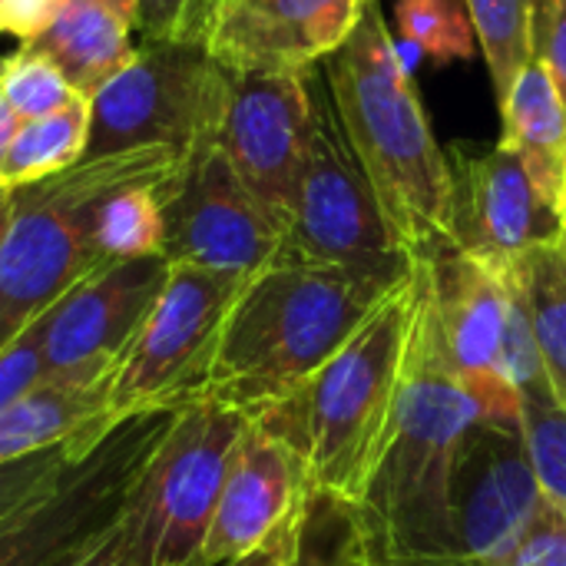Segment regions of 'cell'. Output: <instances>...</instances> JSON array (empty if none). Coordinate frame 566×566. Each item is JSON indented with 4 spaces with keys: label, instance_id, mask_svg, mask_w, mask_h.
Instances as JSON below:
<instances>
[{
    "label": "cell",
    "instance_id": "obj_35",
    "mask_svg": "<svg viewBox=\"0 0 566 566\" xmlns=\"http://www.w3.org/2000/svg\"><path fill=\"white\" fill-rule=\"evenodd\" d=\"M295 547H298V511L289 517V524L269 544H262L259 551H252L249 557L229 566H295Z\"/></svg>",
    "mask_w": 566,
    "mask_h": 566
},
{
    "label": "cell",
    "instance_id": "obj_31",
    "mask_svg": "<svg viewBox=\"0 0 566 566\" xmlns=\"http://www.w3.org/2000/svg\"><path fill=\"white\" fill-rule=\"evenodd\" d=\"M43 381V355L36 328L30 325L0 352V411H7L17 398L33 391Z\"/></svg>",
    "mask_w": 566,
    "mask_h": 566
},
{
    "label": "cell",
    "instance_id": "obj_9",
    "mask_svg": "<svg viewBox=\"0 0 566 566\" xmlns=\"http://www.w3.org/2000/svg\"><path fill=\"white\" fill-rule=\"evenodd\" d=\"M229 73L202 43L143 40L133 60L90 96L86 156L143 146L192 149L219 133Z\"/></svg>",
    "mask_w": 566,
    "mask_h": 566
},
{
    "label": "cell",
    "instance_id": "obj_30",
    "mask_svg": "<svg viewBox=\"0 0 566 566\" xmlns=\"http://www.w3.org/2000/svg\"><path fill=\"white\" fill-rule=\"evenodd\" d=\"M507 566H566V511L544 497Z\"/></svg>",
    "mask_w": 566,
    "mask_h": 566
},
{
    "label": "cell",
    "instance_id": "obj_14",
    "mask_svg": "<svg viewBox=\"0 0 566 566\" xmlns=\"http://www.w3.org/2000/svg\"><path fill=\"white\" fill-rule=\"evenodd\" d=\"M226 109L219 119V146L239 179L262 209L289 232L298 172L312 129L308 70L262 73L226 70Z\"/></svg>",
    "mask_w": 566,
    "mask_h": 566
},
{
    "label": "cell",
    "instance_id": "obj_38",
    "mask_svg": "<svg viewBox=\"0 0 566 566\" xmlns=\"http://www.w3.org/2000/svg\"><path fill=\"white\" fill-rule=\"evenodd\" d=\"M99 3H106L109 10H116L133 30H136V13H139V0H99Z\"/></svg>",
    "mask_w": 566,
    "mask_h": 566
},
{
    "label": "cell",
    "instance_id": "obj_21",
    "mask_svg": "<svg viewBox=\"0 0 566 566\" xmlns=\"http://www.w3.org/2000/svg\"><path fill=\"white\" fill-rule=\"evenodd\" d=\"M504 139L514 149L537 186L566 209V106L544 63L531 60L517 76L511 96L501 103Z\"/></svg>",
    "mask_w": 566,
    "mask_h": 566
},
{
    "label": "cell",
    "instance_id": "obj_18",
    "mask_svg": "<svg viewBox=\"0 0 566 566\" xmlns=\"http://www.w3.org/2000/svg\"><path fill=\"white\" fill-rule=\"evenodd\" d=\"M305 497V474L298 458L249 421L202 544L199 566H229L269 544Z\"/></svg>",
    "mask_w": 566,
    "mask_h": 566
},
{
    "label": "cell",
    "instance_id": "obj_37",
    "mask_svg": "<svg viewBox=\"0 0 566 566\" xmlns=\"http://www.w3.org/2000/svg\"><path fill=\"white\" fill-rule=\"evenodd\" d=\"M0 63H3V60H0ZM20 123H23V119L10 109V103L3 99V90H0V166H3V159H7V149H10V143H13Z\"/></svg>",
    "mask_w": 566,
    "mask_h": 566
},
{
    "label": "cell",
    "instance_id": "obj_29",
    "mask_svg": "<svg viewBox=\"0 0 566 566\" xmlns=\"http://www.w3.org/2000/svg\"><path fill=\"white\" fill-rule=\"evenodd\" d=\"M531 60L547 66L566 106V0H531Z\"/></svg>",
    "mask_w": 566,
    "mask_h": 566
},
{
    "label": "cell",
    "instance_id": "obj_8",
    "mask_svg": "<svg viewBox=\"0 0 566 566\" xmlns=\"http://www.w3.org/2000/svg\"><path fill=\"white\" fill-rule=\"evenodd\" d=\"M249 421L212 398L179 408L129 504L143 566H199L229 461Z\"/></svg>",
    "mask_w": 566,
    "mask_h": 566
},
{
    "label": "cell",
    "instance_id": "obj_15",
    "mask_svg": "<svg viewBox=\"0 0 566 566\" xmlns=\"http://www.w3.org/2000/svg\"><path fill=\"white\" fill-rule=\"evenodd\" d=\"M448 163L454 182L451 229L458 249L504 265L566 235V209L537 186L514 149L501 143L494 149L454 146Z\"/></svg>",
    "mask_w": 566,
    "mask_h": 566
},
{
    "label": "cell",
    "instance_id": "obj_20",
    "mask_svg": "<svg viewBox=\"0 0 566 566\" xmlns=\"http://www.w3.org/2000/svg\"><path fill=\"white\" fill-rule=\"evenodd\" d=\"M109 381H40L0 411V468L56 448L76 434L116 424L109 415Z\"/></svg>",
    "mask_w": 566,
    "mask_h": 566
},
{
    "label": "cell",
    "instance_id": "obj_34",
    "mask_svg": "<svg viewBox=\"0 0 566 566\" xmlns=\"http://www.w3.org/2000/svg\"><path fill=\"white\" fill-rule=\"evenodd\" d=\"M133 504V501H129ZM80 566H143L139 547H136V531L129 524V511L123 514V521L109 531V537L83 560Z\"/></svg>",
    "mask_w": 566,
    "mask_h": 566
},
{
    "label": "cell",
    "instance_id": "obj_39",
    "mask_svg": "<svg viewBox=\"0 0 566 566\" xmlns=\"http://www.w3.org/2000/svg\"><path fill=\"white\" fill-rule=\"evenodd\" d=\"M7 226H10V186L0 182V245H3Z\"/></svg>",
    "mask_w": 566,
    "mask_h": 566
},
{
    "label": "cell",
    "instance_id": "obj_17",
    "mask_svg": "<svg viewBox=\"0 0 566 566\" xmlns=\"http://www.w3.org/2000/svg\"><path fill=\"white\" fill-rule=\"evenodd\" d=\"M368 0H235L202 46L226 70L298 73L332 56L358 27Z\"/></svg>",
    "mask_w": 566,
    "mask_h": 566
},
{
    "label": "cell",
    "instance_id": "obj_5",
    "mask_svg": "<svg viewBox=\"0 0 566 566\" xmlns=\"http://www.w3.org/2000/svg\"><path fill=\"white\" fill-rule=\"evenodd\" d=\"M186 149L143 146L80 163L10 189V226L0 245V352L73 285L109 269L99 235L106 199L146 176L176 172Z\"/></svg>",
    "mask_w": 566,
    "mask_h": 566
},
{
    "label": "cell",
    "instance_id": "obj_26",
    "mask_svg": "<svg viewBox=\"0 0 566 566\" xmlns=\"http://www.w3.org/2000/svg\"><path fill=\"white\" fill-rule=\"evenodd\" d=\"M398 36L434 63H458L474 56V27L464 0H398Z\"/></svg>",
    "mask_w": 566,
    "mask_h": 566
},
{
    "label": "cell",
    "instance_id": "obj_32",
    "mask_svg": "<svg viewBox=\"0 0 566 566\" xmlns=\"http://www.w3.org/2000/svg\"><path fill=\"white\" fill-rule=\"evenodd\" d=\"M56 7L60 0H0V33L30 40L50 23Z\"/></svg>",
    "mask_w": 566,
    "mask_h": 566
},
{
    "label": "cell",
    "instance_id": "obj_25",
    "mask_svg": "<svg viewBox=\"0 0 566 566\" xmlns=\"http://www.w3.org/2000/svg\"><path fill=\"white\" fill-rule=\"evenodd\" d=\"M488 56L497 103H504L531 63V0H464Z\"/></svg>",
    "mask_w": 566,
    "mask_h": 566
},
{
    "label": "cell",
    "instance_id": "obj_16",
    "mask_svg": "<svg viewBox=\"0 0 566 566\" xmlns=\"http://www.w3.org/2000/svg\"><path fill=\"white\" fill-rule=\"evenodd\" d=\"M418 255L431 272L434 305L451 358L478 395L484 415L521 418V395L504 375V338L511 322L507 262H488L454 242Z\"/></svg>",
    "mask_w": 566,
    "mask_h": 566
},
{
    "label": "cell",
    "instance_id": "obj_40",
    "mask_svg": "<svg viewBox=\"0 0 566 566\" xmlns=\"http://www.w3.org/2000/svg\"><path fill=\"white\" fill-rule=\"evenodd\" d=\"M368 566H395V564H368Z\"/></svg>",
    "mask_w": 566,
    "mask_h": 566
},
{
    "label": "cell",
    "instance_id": "obj_7",
    "mask_svg": "<svg viewBox=\"0 0 566 566\" xmlns=\"http://www.w3.org/2000/svg\"><path fill=\"white\" fill-rule=\"evenodd\" d=\"M179 408L119 418L63 484L0 527V566H80L123 521Z\"/></svg>",
    "mask_w": 566,
    "mask_h": 566
},
{
    "label": "cell",
    "instance_id": "obj_24",
    "mask_svg": "<svg viewBox=\"0 0 566 566\" xmlns=\"http://www.w3.org/2000/svg\"><path fill=\"white\" fill-rule=\"evenodd\" d=\"M521 431L541 484V494L566 511V408L554 395L544 361L537 371L517 381Z\"/></svg>",
    "mask_w": 566,
    "mask_h": 566
},
{
    "label": "cell",
    "instance_id": "obj_10",
    "mask_svg": "<svg viewBox=\"0 0 566 566\" xmlns=\"http://www.w3.org/2000/svg\"><path fill=\"white\" fill-rule=\"evenodd\" d=\"M249 279L169 265V279L109 381V415L182 408L202 395L222 325Z\"/></svg>",
    "mask_w": 566,
    "mask_h": 566
},
{
    "label": "cell",
    "instance_id": "obj_4",
    "mask_svg": "<svg viewBox=\"0 0 566 566\" xmlns=\"http://www.w3.org/2000/svg\"><path fill=\"white\" fill-rule=\"evenodd\" d=\"M408 305L411 272L298 391L252 418L298 458L305 491L361 504L395 418Z\"/></svg>",
    "mask_w": 566,
    "mask_h": 566
},
{
    "label": "cell",
    "instance_id": "obj_22",
    "mask_svg": "<svg viewBox=\"0 0 566 566\" xmlns=\"http://www.w3.org/2000/svg\"><path fill=\"white\" fill-rule=\"evenodd\" d=\"M554 395L566 408V235L511 262Z\"/></svg>",
    "mask_w": 566,
    "mask_h": 566
},
{
    "label": "cell",
    "instance_id": "obj_13",
    "mask_svg": "<svg viewBox=\"0 0 566 566\" xmlns=\"http://www.w3.org/2000/svg\"><path fill=\"white\" fill-rule=\"evenodd\" d=\"M169 279L163 255H143L99 269L73 285L36 322L43 381H103L113 378L153 302Z\"/></svg>",
    "mask_w": 566,
    "mask_h": 566
},
{
    "label": "cell",
    "instance_id": "obj_36",
    "mask_svg": "<svg viewBox=\"0 0 566 566\" xmlns=\"http://www.w3.org/2000/svg\"><path fill=\"white\" fill-rule=\"evenodd\" d=\"M235 0H189L182 20H179V30H176V40L182 43H202L206 40V30L209 23Z\"/></svg>",
    "mask_w": 566,
    "mask_h": 566
},
{
    "label": "cell",
    "instance_id": "obj_11",
    "mask_svg": "<svg viewBox=\"0 0 566 566\" xmlns=\"http://www.w3.org/2000/svg\"><path fill=\"white\" fill-rule=\"evenodd\" d=\"M282 242V226L239 179L219 139H199L163 209V259L252 279L279 259Z\"/></svg>",
    "mask_w": 566,
    "mask_h": 566
},
{
    "label": "cell",
    "instance_id": "obj_27",
    "mask_svg": "<svg viewBox=\"0 0 566 566\" xmlns=\"http://www.w3.org/2000/svg\"><path fill=\"white\" fill-rule=\"evenodd\" d=\"M113 428V424H109ZM109 428H99V431H86V434H76L56 448H46L40 454H30L23 461H13V464H3L0 468V527L7 521H13L17 514H23L27 507L40 504L43 497H50L63 478L73 471V464L109 431Z\"/></svg>",
    "mask_w": 566,
    "mask_h": 566
},
{
    "label": "cell",
    "instance_id": "obj_6",
    "mask_svg": "<svg viewBox=\"0 0 566 566\" xmlns=\"http://www.w3.org/2000/svg\"><path fill=\"white\" fill-rule=\"evenodd\" d=\"M312 129L298 172L292 222L275 262L408 269L411 252L391 229L381 199L345 133L322 70L308 66Z\"/></svg>",
    "mask_w": 566,
    "mask_h": 566
},
{
    "label": "cell",
    "instance_id": "obj_12",
    "mask_svg": "<svg viewBox=\"0 0 566 566\" xmlns=\"http://www.w3.org/2000/svg\"><path fill=\"white\" fill-rule=\"evenodd\" d=\"M544 504L521 418L481 415L451 471V547L444 566H507Z\"/></svg>",
    "mask_w": 566,
    "mask_h": 566
},
{
    "label": "cell",
    "instance_id": "obj_2",
    "mask_svg": "<svg viewBox=\"0 0 566 566\" xmlns=\"http://www.w3.org/2000/svg\"><path fill=\"white\" fill-rule=\"evenodd\" d=\"M408 272L411 265H265L242 285L199 398L222 401L249 418L285 401L358 332Z\"/></svg>",
    "mask_w": 566,
    "mask_h": 566
},
{
    "label": "cell",
    "instance_id": "obj_41",
    "mask_svg": "<svg viewBox=\"0 0 566 566\" xmlns=\"http://www.w3.org/2000/svg\"><path fill=\"white\" fill-rule=\"evenodd\" d=\"M0 60H3V56H0Z\"/></svg>",
    "mask_w": 566,
    "mask_h": 566
},
{
    "label": "cell",
    "instance_id": "obj_28",
    "mask_svg": "<svg viewBox=\"0 0 566 566\" xmlns=\"http://www.w3.org/2000/svg\"><path fill=\"white\" fill-rule=\"evenodd\" d=\"M0 90L20 119L50 116L80 99V93L66 83V76L46 56L33 53L23 43L0 63Z\"/></svg>",
    "mask_w": 566,
    "mask_h": 566
},
{
    "label": "cell",
    "instance_id": "obj_23",
    "mask_svg": "<svg viewBox=\"0 0 566 566\" xmlns=\"http://www.w3.org/2000/svg\"><path fill=\"white\" fill-rule=\"evenodd\" d=\"M90 139V99L80 96L66 109H56L50 116L23 119L7 159L0 166L3 186H27L43 176H53L86 156Z\"/></svg>",
    "mask_w": 566,
    "mask_h": 566
},
{
    "label": "cell",
    "instance_id": "obj_1",
    "mask_svg": "<svg viewBox=\"0 0 566 566\" xmlns=\"http://www.w3.org/2000/svg\"><path fill=\"white\" fill-rule=\"evenodd\" d=\"M481 415L478 395L451 358L428 262L415 255L395 418L378 471L355 507L371 564L444 566L451 471Z\"/></svg>",
    "mask_w": 566,
    "mask_h": 566
},
{
    "label": "cell",
    "instance_id": "obj_3",
    "mask_svg": "<svg viewBox=\"0 0 566 566\" xmlns=\"http://www.w3.org/2000/svg\"><path fill=\"white\" fill-rule=\"evenodd\" d=\"M322 73L405 249L418 255L454 242L451 163L375 0H368L355 33L322 60Z\"/></svg>",
    "mask_w": 566,
    "mask_h": 566
},
{
    "label": "cell",
    "instance_id": "obj_33",
    "mask_svg": "<svg viewBox=\"0 0 566 566\" xmlns=\"http://www.w3.org/2000/svg\"><path fill=\"white\" fill-rule=\"evenodd\" d=\"M186 7L189 0H139L136 30L143 33V40H176Z\"/></svg>",
    "mask_w": 566,
    "mask_h": 566
},
{
    "label": "cell",
    "instance_id": "obj_19",
    "mask_svg": "<svg viewBox=\"0 0 566 566\" xmlns=\"http://www.w3.org/2000/svg\"><path fill=\"white\" fill-rule=\"evenodd\" d=\"M20 43L46 56L86 99L136 53L133 27L99 0H60L50 23Z\"/></svg>",
    "mask_w": 566,
    "mask_h": 566
}]
</instances>
